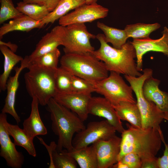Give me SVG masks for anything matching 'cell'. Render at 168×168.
I'll use <instances>...</instances> for the list:
<instances>
[{"instance_id": "obj_1", "label": "cell", "mask_w": 168, "mask_h": 168, "mask_svg": "<svg viewBox=\"0 0 168 168\" xmlns=\"http://www.w3.org/2000/svg\"><path fill=\"white\" fill-rule=\"evenodd\" d=\"M126 125L128 129L121 133L118 161L124 155L130 152L137 154L141 161L156 157L162 142L161 128H139L128 124Z\"/></svg>"}, {"instance_id": "obj_2", "label": "cell", "mask_w": 168, "mask_h": 168, "mask_svg": "<svg viewBox=\"0 0 168 168\" xmlns=\"http://www.w3.org/2000/svg\"><path fill=\"white\" fill-rule=\"evenodd\" d=\"M96 38L99 41L100 46L91 54L104 63L109 71L134 77L142 75L138 70L134 60L136 58V51L131 42L117 49L106 42L104 34H98Z\"/></svg>"}, {"instance_id": "obj_3", "label": "cell", "mask_w": 168, "mask_h": 168, "mask_svg": "<svg viewBox=\"0 0 168 168\" xmlns=\"http://www.w3.org/2000/svg\"><path fill=\"white\" fill-rule=\"evenodd\" d=\"M47 105L46 109L50 114L52 130L58 137L57 150L60 152L64 148L68 151H71L73 149L74 134L86 128L84 121L53 98L50 99Z\"/></svg>"}, {"instance_id": "obj_4", "label": "cell", "mask_w": 168, "mask_h": 168, "mask_svg": "<svg viewBox=\"0 0 168 168\" xmlns=\"http://www.w3.org/2000/svg\"><path fill=\"white\" fill-rule=\"evenodd\" d=\"M60 63L72 75L94 84L109 76L104 63L91 53L65 54Z\"/></svg>"}, {"instance_id": "obj_5", "label": "cell", "mask_w": 168, "mask_h": 168, "mask_svg": "<svg viewBox=\"0 0 168 168\" xmlns=\"http://www.w3.org/2000/svg\"><path fill=\"white\" fill-rule=\"evenodd\" d=\"M24 76L26 90L32 98L36 97L39 104L47 105L57 93L55 75L56 70L34 65L28 66Z\"/></svg>"}, {"instance_id": "obj_6", "label": "cell", "mask_w": 168, "mask_h": 168, "mask_svg": "<svg viewBox=\"0 0 168 168\" xmlns=\"http://www.w3.org/2000/svg\"><path fill=\"white\" fill-rule=\"evenodd\" d=\"M143 73L139 77H134L124 75L135 94L137 104L139 108L143 128H160V124L164 119L165 114L153 102L147 100L142 92L143 83L148 78L152 76L153 71L149 68L142 70Z\"/></svg>"}, {"instance_id": "obj_7", "label": "cell", "mask_w": 168, "mask_h": 168, "mask_svg": "<svg viewBox=\"0 0 168 168\" xmlns=\"http://www.w3.org/2000/svg\"><path fill=\"white\" fill-rule=\"evenodd\" d=\"M110 72L108 77L94 83L95 92L103 96L113 106L121 102L136 104L131 86L126 83L120 74Z\"/></svg>"}, {"instance_id": "obj_8", "label": "cell", "mask_w": 168, "mask_h": 168, "mask_svg": "<svg viewBox=\"0 0 168 168\" xmlns=\"http://www.w3.org/2000/svg\"><path fill=\"white\" fill-rule=\"evenodd\" d=\"M66 34L63 45L65 54L91 53L95 50L90 40L96 35L90 33L84 23H75L65 26Z\"/></svg>"}, {"instance_id": "obj_9", "label": "cell", "mask_w": 168, "mask_h": 168, "mask_svg": "<svg viewBox=\"0 0 168 168\" xmlns=\"http://www.w3.org/2000/svg\"><path fill=\"white\" fill-rule=\"evenodd\" d=\"M116 131L107 120L92 121L77 133L72 140L73 148L79 149L100 140H107L115 135Z\"/></svg>"}, {"instance_id": "obj_10", "label": "cell", "mask_w": 168, "mask_h": 168, "mask_svg": "<svg viewBox=\"0 0 168 168\" xmlns=\"http://www.w3.org/2000/svg\"><path fill=\"white\" fill-rule=\"evenodd\" d=\"M109 9L97 3L85 4L59 19V25L66 26L75 23L91 22L103 18L108 14Z\"/></svg>"}, {"instance_id": "obj_11", "label": "cell", "mask_w": 168, "mask_h": 168, "mask_svg": "<svg viewBox=\"0 0 168 168\" xmlns=\"http://www.w3.org/2000/svg\"><path fill=\"white\" fill-rule=\"evenodd\" d=\"M7 115L0 114V156L5 159L7 165L12 168H21L24 162L22 152H18L14 143L12 141L5 126Z\"/></svg>"}, {"instance_id": "obj_12", "label": "cell", "mask_w": 168, "mask_h": 168, "mask_svg": "<svg viewBox=\"0 0 168 168\" xmlns=\"http://www.w3.org/2000/svg\"><path fill=\"white\" fill-rule=\"evenodd\" d=\"M162 33V37L157 39L150 38L135 39L131 42L135 50L137 68L140 72L143 70V56L147 52H161L168 58V28L167 27H164Z\"/></svg>"}, {"instance_id": "obj_13", "label": "cell", "mask_w": 168, "mask_h": 168, "mask_svg": "<svg viewBox=\"0 0 168 168\" xmlns=\"http://www.w3.org/2000/svg\"><path fill=\"white\" fill-rule=\"evenodd\" d=\"M121 138L116 135L107 140H99L95 146L98 168H112L118 162Z\"/></svg>"}, {"instance_id": "obj_14", "label": "cell", "mask_w": 168, "mask_h": 168, "mask_svg": "<svg viewBox=\"0 0 168 168\" xmlns=\"http://www.w3.org/2000/svg\"><path fill=\"white\" fill-rule=\"evenodd\" d=\"M91 94L72 92L57 93L53 98L57 102L75 113L83 121L89 114L88 106Z\"/></svg>"}, {"instance_id": "obj_15", "label": "cell", "mask_w": 168, "mask_h": 168, "mask_svg": "<svg viewBox=\"0 0 168 168\" xmlns=\"http://www.w3.org/2000/svg\"><path fill=\"white\" fill-rule=\"evenodd\" d=\"M88 112L89 114L105 118L119 133H122L125 129L113 106L104 97L92 96L88 104Z\"/></svg>"}, {"instance_id": "obj_16", "label": "cell", "mask_w": 168, "mask_h": 168, "mask_svg": "<svg viewBox=\"0 0 168 168\" xmlns=\"http://www.w3.org/2000/svg\"><path fill=\"white\" fill-rule=\"evenodd\" d=\"M66 34L65 26L60 25L55 26L42 37L34 51L27 56L28 60L31 61L56 49L60 45H63Z\"/></svg>"}, {"instance_id": "obj_17", "label": "cell", "mask_w": 168, "mask_h": 168, "mask_svg": "<svg viewBox=\"0 0 168 168\" xmlns=\"http://www.w3.org/2000/svg\"><path fill=\"white\" fill-rule=\"evenodd\" d=\"M160 81L151 76L144 81L142 86L144 97L154 103L165 114L168 115V93L159 87Z\"/></svg>"}, {"instance_id": "obj_18", "label": "cell", "mask_w": 168, "mask_h": 168, "mask_svg": "<svg viewBox=\"0 0 168 168\" xmlns=\"http://www.w3.org/2000/svg\"><path fill=\"white\" fill-rule=\"evenodd\" d=\"M25 68H26L25 66L21 63L20 67L14 68L15 72L14 75L9 77L6 86L7 95L5 104L1 110L2 113H7L11 115L17 124L20 122L21 119L15 108L16 96L19 85V77L22 71Z\"/></svg>"}, {"instance_id": "obj_19", "label": "cell", "mask_w": 168, "mask_h": 168, "mask_svg": "<svg viewBox=\"0 0 168 168\" xmlns=\"http://www.w3.org/2000/svg\"><path fill=\"white\" fill-rule=\"evenodd\" d=\"M40 142L46 148L50 159L49 168H76L77 163L75 160L67 153L66 149L59 152L57 150V144L54 141L49 145L43 139L37 137Z\"/></svg>"}, {"instance_id": "obj_20", "label": "cell", "mask_w": 168, "mask_h": 168, "mask_svg": "<svg viewBox=\"0 0 168 168\" xmlns=\"http://www.w3.org/2000/svg\"><path fill=\"white\" fill-rule=\"evenodd\" d=\"M39 104L36 97L32 98L31 111L29 116L23 123V128L29 137L33 140L37 135L47 134V130L40 118L38 109Z\"/></svg>"}, {"instance_id": "obj_21", "label": "cell", "mask_w": 168, "mask_h": 168, "mask_svg": "<svg viewBox=\"0 0 168 168\" xmlns=\"http://www.w3.org/2000/svg\"><path fill=\"white\" fill-rule=\"evenodd\" d=\"M43 26L41 21H36L28 16L22 14L5 23L0 28V39L10 32L20 31L29 32L35 28L40 29Z\"/></svg>"}, {"instance_id": "obj_22", "label": "cell", "mask_w": 168, "mask_h": 168, "mask_svg": "<svg viewBox=\"0 0 168 168\" xmlns=\"http://www.w3.org/2000/svg\"><path fill=\"white\" fill-rule=\"evenodd\" d=\"M113 106L120 120L128 121L134 127L142 128L141 114L137 103L121 102Z\"/></svg>"}, {"instance_id": "obj_23", "label": "cell", "mask_w": 168, "mask_h": 168, "mask_svg": "<svg viewBox=\"0 0 168 168\" xmlns=\"http://www.w3.org/2000/svg\"><path fill=\"white\" fill-rule=\"evenodd\" d=\"M67 153L75 160L81 168H98L96 149L93 144L79 149L73 148L69 151L67 150Z\"/></svg>"}, {"instance_id": "obj_24", "label": "cell", "mask_w": 168, "mask_h": 168, "mask_svg": "<svg viewBox=\"0 0 168 168\" xmlns=\"http://www.w3.org/2000/svg\"><path fill=\"white\" fill-rule=\"evenodd\" d=\"M0 50L4 57L3 71L0 76V91L6 90V84L10 73L15 65L23 58L15 54L5 45H0Z\"/></svg>"}, {"instance_id": "obj_25", "label": "cell", "mask_w": 168, "mask_h": 168, "mask_svg": "<svg viewBox=\"0 0 168 168\" xmlns=\"http://www.w3.org/2000/svg\"><path fill=\"white\" fill-rule=\"evenodd\" d=\"M5 126L9 135L14 139L16 145L24 148L28 154L33 157L36 156V153L33 140L28 136L23 129L17 125H13L6 122Z\"/></svg>"}, {"instance_id": "obj_26", "label": "cell", "mask_w": 168, "mask_h": 168, "mask_svg": "<svg viewBox=\"0 0 168 168\" xmlns=\"http://www.w3.org/2000/svg\"><path fill=\"white\" fill-rule=\"evenodd\" d=\"M86 4L85 0H61L55 9L41 21L43 26L65 15L70 11Z\"/></svg>"}, {"instance_id": "obj_27", "label": "cell", "mask_w": 168, "mask_h": 168, "mask_svg": "<svg viewBox=\"0 0 168 168\" xmlns=\"http://www.w3.org/2000/svg\"><path fill=\"white\" fill-rule=\"evenodd\" d=\"M96 26L104 32L106 42L111 43L114 48L120 49L127 42L128 37L124 30L110 27L99 21Z\"/></svg>"}, {"instance_id": "obj_28", "label": "cell", "mask_w": 168, "mask_h": 168, "mask_svg": "<svg viewBox=\"0 0 168 168\" xmlns=\"http://www.w3.org/2000/svg\"><path fill=\"white\" fill-rule=\"evenodd\" d=\"M60 55V52L57 48L31 61H29L27 56H26L22 61L26 64L27 68L29 65H34L56 70L58 67V65Z\"/></svg>"}, {"instance_id": "obj_29", "label": "cell", "mask_w": 168, "mask_h": 168, "mask_svg": "<svg viewBox=\"0 0 168 168\" xmlns=\"http://www.w3.org/2000/svg\"><path fill=\"white\" fill-rule=\"evenodd\" d=\"M160 27V25L157 23L148 24L137 23L127 25L124 30L128 38L143 39L149 38L150 34Z\"/></svg>"}, {"instance_id": "obj_30", "label": "cell", "mask_w": 168, "mask_h": 168, "mask_svg": "<svg viewBox=\"0 0 168 168\" xmlns=\"http://www.w3.org/2000/svg\"><path fill=\"white\" fill-rule=\"evenodd\" d=\"M16 7L20 12L36 21H42L50 13L44 6L23 1L17 3Z\"/></svg>"}, {"instance_id": "obj_31", "label": "cell", "mask_w": 168, "mask_h": 168, "mask_svg": "<svg viewBox=\"0 0 168 168\" xmlns=\"http://www.w3.org/2000/svg\"><path fill=\"white\" fill-rule=\"evenodd\" d=\"M72 75L62 67L61 66L58 68L55 75V86L57 93L72 92L71 84Z\"/></svg>"}, {"instance_id": "obj_32", "label": "cell", "mask_w": 168, "mask_h": 168, "mask_svg": "<svg viewBox=\"0 0 168 168\" xmlns=\"http://www.w3.org/2000/svg\"><path fill=\"white\" fill-rule=\"evenodd\" d=\"M0 24L10 19H13L22 13L15 7L12 0H0Z\"/></svg>"}, {"instance_id": "obj_33", "label": "cell", "mask_w": 168, "mask_h": 168, "mask_svg": "<svg viewBox=\"0 0 168 168\" xmlns=\"http://www.w3.org/2000/svg\"><path fill=\"white\" fill-rule=\"evenodd\" d=\"M71 84L72 92L87 94H91L96 92L94 83L72 75Z\"/></svg>"}, {"instance_id": "obj_34", "label": "cell", "mask_w": 168, "mask_h": 168, "mask_svg": "<svg viewBox=\"0 0 168 168\" xmlns=\"http://www.w3.org/2000/svg\"><path fill=\"white\" fill-rule=\"evenodd\" d=\"M119 161L127 165L129 168H141V159L137 154L134 153L126 154Z\"/></svg>"}, {"instance_id": "obj_35", "label": "cell", "mask_w": 168, "mask_h": 168, "mask_svg": "<svg viewBox=\"0 0 168 168\" xmlns=\"http://www.w3.org/2000/svg\"><path fill=\"white\" fill-rule=\"evenodd\" d=\"M61 0H23L27 3L37 4L45 6L50 12L53 11Z\"/></svg>"}, {"instance_id": "obj_36", "label": "cell", "mask_w": 168, "mask_h": 168, "mask_svg": "<svg viewBox=\"0 0 168 168\" xmlns=\"http://www.w3.org/2000/svg\"><path fill=\"white\" fill-rule=\"evenodd\" d=\"M161 137L165 148L163 156L157 158V165L158 168H168V146L165 141L162 132L161 133Z\"/></svg>"}, {"instance_id": "obj_37", "label": "cell", "mask_w": 168, "mask_h": 168, "mask_svg": "<svg viewBox=\"0 0 168 168\" xmlns=\"http://www.w3.org/2000/svg\"><path fill=\"white\" fill-rule=\"evenodd\" d=\"M157 158L142 161L141 168H158L157 164Z\"/></svg>"}, {"instance_id": "obj_38", "label": "cell", "mask_w": 168, "mask_h": 168, "mask_svg": "<svg viewBox=\"0 0 168 168\" xmlns=\"http://www.w3.org/2000/svg\"><path fill=\"white\" fill-rule=\"evenodd\" d=\"M0 45H6L14 53H15L16 51L18 48V46L17 45L15 44L12 43L10 41L7 42H5L0 40Z\"/></svg>"}, {"instance_id": "obj_39", "label": "cell", "mask_w": 168, "mask_h": 168, "mask_svg": "<svg viewBox=\"0 0 168 168\" xmlns=\"http://www.w3.org/2000/svg\"><path fill=\"white\" fill-rule=\"evenodd\" d=\"M113 168H129L128 166L120 161H119L113 166Z\"/></svg>"}, {"instance_id": "obj_40", "label": "cell", "mask_w": 168, "mask_h": 168, "mask_svg": "<svg viewBox=\"0 0 168 168\" xmlns=\"http://www.w3.org/2000/svg\"><path fill=\"white\" fill-rule=\"evenodd\" d=\"M86 4H91L96 3L97 0H85Z\"/></svg>"}, {"instance_id": "obj_41", "label": "cell", "mask_w": 168, "mask_h": 168, "mask_svg": "<svg viewBox=\"0 0 168 168\" xmlns=\"http://www.w3.org/2000/svg\"><path fill=\"white\" fill-rule=\"evenodd\" d=\"M165 119H166L168 121V115L166 116L165 118Z\"/></svg>"}]
</instances>
